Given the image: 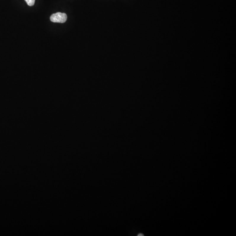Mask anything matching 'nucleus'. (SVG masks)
<instances>
[{"instance_id":"1","label":"nucleus","mask_w":236,"mask_h":236,"mask_svg":"<svg viewBox=\"0 0 236 236\" xmlns=\"http://www.w3.org/2000/svg\"><path fill=\"white\" fill-rule=\"evenodd\" d=\"M67 15L64 13L57 12L51 15L50 17V21L53 23H63L67 21Z\"/></svg>"},{"instance_id":"2","label":"nucleus","mask_w":236,"mask_h":236,"mask_svg":"<svg viewBox=\"0 0 236 236\" xmlns=\"http://www.w3.org/2000/svg\"><path fill=\"white\" fill-rule=\"evenodd\" d=\"M25 1L27 3L28 5L29 6H33L35 2V0H25Z\"/></svg>"}]
</instances>
